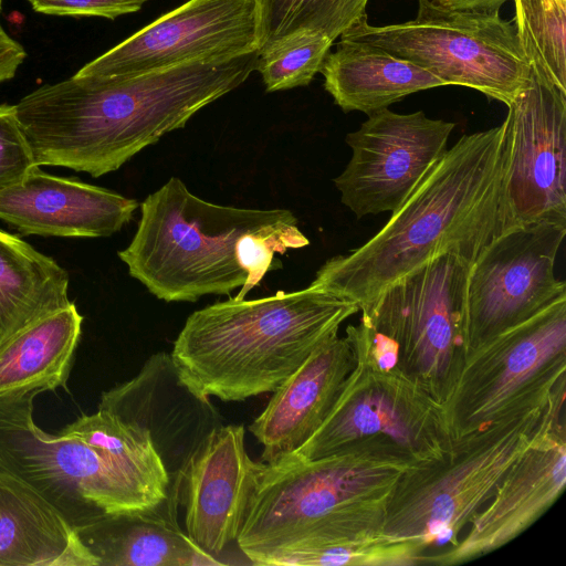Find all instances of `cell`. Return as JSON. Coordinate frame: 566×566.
<instances>
[{"instance_id":"cell-34","label":"cell","mask_w":566,"mask_h":566,"mask_svg":"<svg viewBox=\"0 0 566 566\" xmlns=\"http://www.w3.org/2000/svg\"><path fill=\"white\" fill-rule=\"evenodd\" d=\"M437 4L454 10L467 11H500L501 7L511 0H432Z\"/></svg>"},{"instance_id":"cell-9","label":"cell","mask_w":566,"mask_h":566,"mask_svg":"<svg viewBox=\"0 0 566 566\" xmlns=\"http://www.w3.org/2000/svg\"><path fill=\"white\" fill-rule=\"evenodd\" d=\"M566 298L463 354L443 402L453 439L565 386Z\"/></svg>"},{"instance_id":"cell-1","label":"cell","mask_w":566,"mask_h":566,"mask_svg":"<svg viewBox=\"0 0 566 566\" xmlns=\"http://www.w3.org/2000/svg\"><path fill=\"white\" fill-rule=\"evenodd\" d=\"M258 56L255 51L129 76L74 74L27 94L14 104L15 114L38 166L97 178L243 84Z\"/></svg>"},{"instance_id":"cell-20","label":"cell","mask_w":566,"mask_h":566,"mask_svg":"<svg viewBox=\"0 0 566 566\" xmlns=\"http://www.w3.org/2000/svg\"><path fill=\"white\" fill-rule=\"evenodd\" d=\"M355 363L352 338L334 336L317 348L274 391L249 426L273 463L300 449L321 427Z\"/></svg>"},{"instance_id":"cell-17","label":"cell","mask_w":566,"mask_h":566,"mask_svg":"<svg viewBox=\"0 0 566 566\" xmlns=\"http://www.w3.org/2000/svg\"><path fill=\"white\" fill-rule=\"evenodd\" d=\"M98 409L148 431L169 475L168 496L179 503L191 457L222 424L210 399L196 395L182 381L167 353L151 355L134 378L104 391Z\"/></svg>"},{"instance_id":"cell-22","label":"cell","mask_w":566,"mask_h":566,"mask_svg":"<svg viewBox=\"0 0 566 566\" xmlns=\"http://www.w3.org/2000/svg\"><path fill=\"white\" fill-rule=\"evenodd\" d=\"M0 566H98L76 530L41 494L0 471Z\"/></svg>"},{"instance_id":"cell-26","label":"cell","mask_w":566,"mask_h":566,"mask_svg":"<svg viewBox=\"0 0 566 566\" xmlns=\"http://www.w3.org/2000/svg\"><path fill=\"white\" fill-rule=\"evenodd\" d=\"M61 431L94 448L155 504L168 499L169 475L145 429L98 409L78 417Z\"/></svg>"},{"instance_id":"cell-27","label":"cell","mask_w":566,"mask_h":566,"mask_svg":"<svg viewBox=\"0 0 566 566\" xmlns=\"http://www.w3.org/2000/svg\"><path fill=\"white\" fill-rule=\"evenodd\" d=\"M419 544L379 532L298 544L258 558L273 566H413L421 565Z\"/></svg>"},{"instance_id":"cell-3","label":"cell","mask_w":566,"mask_h":566,"mask_svg":"<svg viewBox=\"0 0 566 566\" xmlns=\"http://www.w3.org/2000/svg\"><path fill=\"white\" fill-rule=\"evenodd\" d=\"M310 243L287 209L216 205L171 177L140 205L130 243L118 251L132 277L157 298L196 302L207 294L245 298L274 254Z\"/></svg>"},{"instance_id":"cell-5","label":"cell","mask_w":566,"mask_h":566,"mask_svg":"<svg viewBox=\"0 0 566 566\" xmlns=\"http://www.w3.org/2000/svg\"><path fill=\"white\" fill-rule=\"evenodd\" d=\"M416 467L384 438L318 459L262 462L237 544L253 564L298 544L384 532L395 489Z\"/></svg>"},{"instance_id":"cell-10","label":"cell","mask_w":566,"mask_h":566,"mask_svg":"<svg viewBox=\"0 0 566 566\" xmlns=\"http://www.w3.org/2000/svg\"><path fill=\"white\" fill-rule=\"evenodd\" d=\"M39 391L0 399V471L41 494L74 527L105 515L156 510L94 448L74 434H51L33 419Z\"/></svg>"},{"instance_id":"cell-4","label":"cell","mask_w":566,"mask_h":566,"mask_svg":"<svg viewBox=\"0 0 566 566\" xmlns=\"http://www.w3.org/2000/svg\"><path fill=\"white\" fill-rule=\"evenodd\" d=\"M358 312L355 302L311 284L256 300L230 297L190 314L170 356L196 395L243 401L273 392Z\"/></svg>"},{"instance_id":"cell-30","label":"cell","mask_w":566,"mask_h":566,"mask_svg":"<svg viewBox=\"0 0 566 566\" xmlns=\"http://www.w3.org/2000/svg\"><path fill=\"white\" fill-rule=\"evenodd\" d=\"M334 41L315 30H301L259 50L255 71L266 92L308 85L321 71Z\"/></svg>"},{"instance_id":"cell-14","label":"cell","mask_w":566,"mask_h":566,"mask_svg":"<svg viewBox=\"0 0 566 566\" xmlns=\"http://www.w3.org/2000/svg\"><path fill=\"white\" fill-rule=\"evenodd\" d=\"M367 116L346 135L352 157L334 179L342 203L357 218L398 208L448 149L455 126L422 111L398 114L382 108Z\"/></svg>"},{"instance_id":"cell-35","label":"cell","mask_w":566,"mask_h":566,"mask_svg":"<svg viewBox=\"0 0 566 566\" xmlns=\"http://www.w3.org/2000/svg\"><path fill=\"white\" fill-rule=\"evenodd\" d=\"M1 7H2V0H0V9H1Z\"/></svg>"},{"instance_id":"cell-21","label":"cell","mask_w":566,"mask_h":566,"mask_svg":"<svg viewBox=\"0 0 566 566\" xmlns=\"http://www.w3.org/2000/svg\"><path fill=\"white\" fill-rule=\"evenodd\" d=\"M177 505L167 499L156 510L105 515L75 530L98 566L222 565L181 531Z\"/></svg>"},{"instance_id":"cell-12","label":"cell","mask_w":566,"mask_h":566,"mask_svg":"<svg viewBox=\"0 0 566 566\" xmlns=\"http://www.w3.org/2000/svg\"><path fill=\"white\" fill-rule=\"evenodd\" d=\"M565 234L566 227L552 223L513 228L478 256L468 276L462 356L493 335L566 298L565 282L554 273Z\"/></svg>"},{"instance_id":"cell-19","label":"cell","mask_w":566,"mask_h":566,"mask_svg":"<svg viewBox=\"0 0 566 566\" xmlns=\"http://www.w3.org/2000/svg\"><path fill=\"white\" fill-rule=\"evenodd\" d=\"M138 202L113 190L40 169L0 190V219L24 235L109 237L133 217Z\"/></svg>"},{"instance_id":"cell-6","label":"cell","mask_w":566,"mask_h":566,"mask_svg":"<svg viewBox=\"0 0 566 566\" xmlns=\"http://www.w3.org/2000/svg\"><path fill=\"white\" fill-rule=\"evenodd\" d=\"M564 405L565 386L545 402L453 439L440 460L412 468L400 479L382 531L416 542L424 555L431 546L455 545L507 469Z\"/></svg>"},{"instance_id":"cell-28","label":"cell","mask_w":566,"mask_h":566,"mask_svg":"<svg viewBox=\"0 0 566 566\" xmlns=\"http://www.w3.org/2000/svg\"><path fill=\"white\" fill-rule=\"evenodd\" d=\"M521 50L533 73L566 92V0H512Z\"/></svg>"},{"instance_id":"cell-29","label":"cell","mask_w":566,"mask_h":566,"mask_svg":"<svg viewBox=\"0 0 566 566\" xmlns=\"http://www.w3.org/2000/svg\"><path fill=\"white\" fill-rule=\"evenodd\" d=\"M367 3L368 0H258L260 49L301 30L319 31L335 41L367 17Z\"/></svg>"},{"instance_id":"cell-33","label":"cell","mask_w":566,"mask_h":566,"mask_svg":"<svg viewBox=\"0 0 566 566\" xmlns=\"http://www.w3.org/2000/svg\"><path fill=\"white\" fill-rule=\"evenodd\" d=\"M25 57L23 46L6 32L0 22V83L14 77Z\"/></svg>"},{"instance_id":"cell-24","label":"cell","mask_w":566,"mask_h":566,"mask_svg":"<svg viewBox=\"0 0 566 566\" xmlns=\"http://www.w3.org/2000/svg\"><path fill=\"white\" fill-rule=\"evenodd\" d=\"M83 316L72 302L28 325L0 346V399L65 388Z\"/></svg>"},{"instance_id":"cell-11","label":"cell","mask_w":566,"mask_h":566,"mask_svg":"<svg viewBox=\"0 0 566 566\" xmlns=\"http://www.w3.org/2000/svg\"><path fill=\"white\" fill-rule=\"evenodd\" d=\"M470 266L454 254L439 255L359 308L396 342L397 365L442 403L463 352Z\"/></svg>"},{"instance_id":"cell-8","label":"cell","mask_w":566,"mask_h":566,"mask_svg":"<svg viewBox=\"0 0 566 566\" xmlns=\"http://www.w3.org/2000/svg\"><path fill=\"white\" fill-rule=\"evenodd\" d=\"M340 39L381 48L426 69L446 86H465L505 105L531 81L514 21L500 11L454 10L418 0L412 20L371 25L366 17Z\"/></svg>"},{"instance_id":"cell-13","label":"cell","mask_w":566,"mask_h":566,"mask_svg":"<svg viewBox=\"0 0 566 566\" xmlns=\"http://www.w3.org/2000/svg\"><path fill=\"white\" fill-rule=\"evenodd\" d=\"M260 49L258 0H188L86 63L75 75L129 76L228 61Z\"/></svg>"},{"instance_id":"cell-32","label":"cell","mask_w":566,"mask_h":566,"mask_svg":"<svg viewBox=\"0 0 566 566\" xmlns=\"http://www.w3.org/2000/svg\"><path fill=\"white\" fill-rule=\"evenodd\" d=\"M35 12L50 15L99 17L114 20L139 11L148 0H28Z\"/></svg>"},{"instance_id":"cell-15","label":"cell","mask_w":566,"mask_h":566,"mask_svg":"<svg viewBox=\"0 0 566 566\" xmlns=\"http://www.w3.org/2000/svg\"><path fill=\"white\" fill-rule=\"evenodd\" d=\"M507 106L505 197L511 229L566 227V92L532 72Z\"/></svg>"},{"instance_id":"cell-2","label":"cell","mask_w":566,"mask_h":566,"mask_svg":"<svg viewBox=\"0 0 566 566\" xmlns=\"http://www.w3.org/2000/svg\"><path fill=\"white\" fill-rule=\"evenodd\" d=\"M504 123L465 134L422 175L388 221L348 254L327 260L311 285L359 308L422 264L451 253L472 265L511 229Z\"/></svg>"},{"instance_id":"cell-23","label":"cell","mask_w":566,"mask_h":566,"mask_svg":"<svg viewBox=\"0 0 566 566\" xmlns=\"http://www.w3.org/2000/svg\"><path fill=\"white\" fill-rule=\"evenodd\" d=\"M324 87L345 113L366 115L410 94L446 86L426 69L373 44L340 39L319 71Z\"/></svg>"},{"instance_id":"cell-18","label":"cell","mask_w":566,"mask_h":566,"mask_svg":"<svg viewBox=\"0 0 566 566\" xmlns=\"http://www.w3.org/2000/svg\"><path fill=\"white\" fill-rule=\"evenodd\" d=\"M240 424H221L199 446L182 479L187 535L207 553L218 556L237 542L262 462L251 460Z\"/></svg>"},{"instance_id":"cell-7","label":"cell","mask_w":566,"mask_h":566,"mask_svg":"<svg viewBox=\"0 0 566 566\" xmlns=\"http://www.w3.org/2000/svg\"><path fill=\"white\" fill-rule=\"evenodd\" d=\"M345 333L354 345V366L317 431L284 458L313 460L358 441L384 438L419 467L440 460L453 441L443 403L397 364L379 360L363 319Z\"/></svg>"},{"instance_id":"cell-25","label":"cell","mask_w":566,"mask_h":566,"mask_svg":"<svg viewBox=\"0 0 566 566\" xmlns=\"http://www.w3.org/2000/svg\"><path fill=\"white\" fill-rule=\"evenodd\" d=\"M69 284L67 272L54 259L0 229V346L70 305Z\"/></svg>"},{"instance_id":"cell-16","label":"cell","mask_w":566,"mask_h":566,"mask_svg":"<svg viewBox=\"0 0 566 566\" xmlns=\"http://www.w3.org/2000/svg\"><path fill=\"white\" fill-rule=\"evenodd\" d=\"M566 484V429L559 407L507 469L492 496L455 545L422 557L421 565L453 566L509 544L533 525Z\"/></svg>"},{"instance_id":"cell-31","label":"cell","mask_w":566,"mask_h":566,"mask_svg":"<svg viewBox=\"0 0 566 566\" xmlns=\"http://www.w3.org/2000/svg\"><path fill=\"white\" fill-rule=\"evenodd\" d=\"M35 167L14 105H0V190L18 182Z\"/></svg>"}]
</instances>
